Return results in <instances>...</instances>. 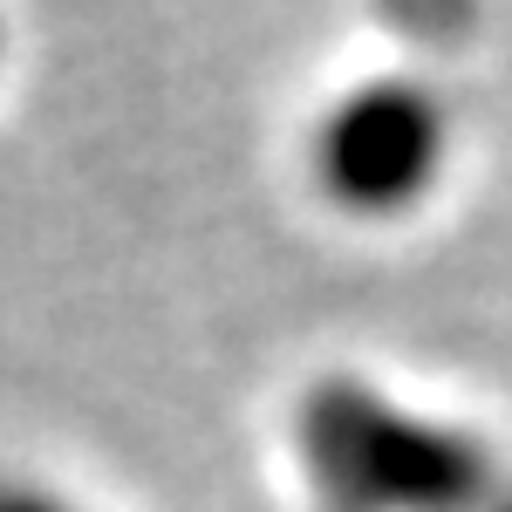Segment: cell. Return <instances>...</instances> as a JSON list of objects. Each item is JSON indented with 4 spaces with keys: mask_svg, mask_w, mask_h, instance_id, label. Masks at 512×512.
<instances>
[{
    "mask_svg": "<svg viewBox=\"0 0 512 512\" xmlns=\"http://www.w3.org/2000/svg\"><path fill=\"white\" fill-rule=\"evenodd\" d=\"M0 512H76V506L41 492V485H0Z\"/></svg>",
    "mask_w": 512,
    "mask_h": 512,
    "instance_id": "cell-4",
    "label": "cell"
},
{
    "mask_svg": "<svg viewBox=\"0 0 512 512\" xmlns=\"http://www.w3.org/2000/svg\"><path fill=\"white\" fill-rule=\"evenodd\" d=\"M451 158V110L431 82L376 76L349 89L315 137L321 192L355 219H403L417 212Z\"/></svg>",
    "mask_w": 512,
    "mask_h": 512,
    "instance_id": "cell-2",
    "label": "cell"
},
{
    "mask_svg": "<svg viewBox=\"0 0 512 512\" xmlns=\"http://www.w3.org/2000/svg\"><path fill=\"white\" fill-rule=\"evenodd\" d=\"M376 14H383L410 48H424V55H451L458 41L472 35L478 0H376Z\"/></svg>",
    "mask_w": 512,
    "mask_h": 512,
    "instance_id": "cell-3",
    "label": "cell"
},
{
    "mask_svg": "<svg viewBox=\"0 0 512 512\" xmlns=\"http://www.w3.org/2000/svg\"><path fill=\"white\" fill-rule=\"evenodd\" d=\"M294 451L321 512H512V465L485 437L403 410L362 376L301 390Z\"/></svg>",
    "mask_w": 512,
    "mask_h": 512,
    "instance_id": "cell-1",
    "label": "cell"
}]
</instances>
